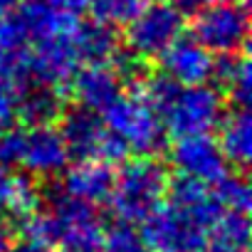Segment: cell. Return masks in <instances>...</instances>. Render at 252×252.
Masks as SVG:
<instances>
[{
	"instance_id": "cell-31",
	"label": "cell",
	"mask_w": 252,
	"mask_h": 252,
	"mask_svg": "<svg viewBox=\"0 0 252 252\" xmlns=\"http://www.w3.org/2000/svg\"><path fill=\"white\" fill-rule=\"evenodd\" d=\"M20 5V0H0V18H8L10 13H15Z\"/></svg>"
},
{
	"instance_id": "cell-30",
	"label": "cell",
	"mask_w": 252,
	"mask_h": 252,
	"mask_svg": "<svg viewBox=\"0 0 252 252\" xmlns=\"http://www.w3.org/2000/svg\"><path fill=\"white\" fill-rule=\"evenodd\" d=\"M10 245H13V232L5 220H0V252H8Z\"/></svg>"
},
{
	"instance_id": "cell-33",
	"label": "cell",
	"mask_w": 252,
	"mask_h": 252,
	"mask_svg": "<svg viewBox=\"0 0 252 252\" xmlns=\"http://www.w3.org/2000/svg\"><path fill=\"white\" fill-rule=\"evenodd\" d=\"M198 3H205V5H213V3H235V0H198Z\"/></svg>"
},
{
	"instance_id": "cell-28",
	"label": "cell",
	"mask_w": 252,
	"mask_h": 252,
	"mask_svg": "<svg viewBox=\"0 0 252 252\" xmlns=\"http://www.w3.org/2000/svg\"><path fill=\"white\" fill-rule=\"evenodd\" d=\"M10 176L8 168L0 166V220H5L8 215V193H10Z\"/></svg>"
},
{
	"instance_id": "cell-24",
	"label": "cell",
	"mask_w": 252,
	"mask_h": 252,
	"mask_svg": "<svg viewBox=\"0 0 252 252\" xmlns=\"http://www.w3.org/2000/svg\"><path fill=\"white\" fill-rule=\"evenodd\" d=\"M146 0H87V10L94 15V20L104 25H126Z\"/></svg>"
},
{
	"instance_id": "cell-22",
	"label": "cell",
	"mask_w": 252,
	"mask_h": 252,
	"mask_svg": "<svg viewBox=\"0 0 252 252\" xmlns=\"http://www.w3.org/2000/svg\"><path fill=\"white\" fill-rule=\"evenodd\" d=\"M40 208V188L32 176L15 173L10 176V193H8V215L25 220Z\"/></svg>"
},
{
	"instance_id": "cell-8",
	"label": "cell",
	"mask_w": 252,
	"mask_h": 252,
	"mask_svg": "<svg viewBox=\"0 0 252 252\" xmlns=\"http://www.w3.org/2000/svg\"><path fill=\"white\" fill-rule=\"evenodd\" d=\"M250 35L247 8L235 3H213L205 5L193 23V37L208 47L213 55L242 52Z\"/></svg>"
},
{
	"instance_id": "cell-7",
	"label": "cell",
	"mask_w": 252,
	"mask_h": 252,
	"mask_svg": "<svg viewBox=\"0 0 252 252\" xmlns=\"http://www.w3.org/2000/svg\"><path fill=\"white\" fill-rule=\"evenodd\" d=\"M60 134L69 151V158H101L106 163H116L126 156V149L109 134L99 111H92L87 106H77L62 114Z\"/></svg>"
},
{
	"instance_id": "cell-25",
	"label": "cell",
	"mask_w": 252,
	"mask_h": 252,
	"mask_svg": "<svg viewBox=\"0 0 252 252\" xmlns=\"http://www.w3.org/2000/svg\"><path fill=\"white\" fill-rule=\"evenodd\" d=\"M213 195L222 210H240V213L250 210V186L242 176L225 173L220 181H215Z\"/></svg>"
},
{
	"instance_id": "cell-6",
	"label": "cell",
	"mask_w": 252,
	"mask_h": 252,
	"mask_svg": "<svg viewBox=\"0 0 252 252\" xmlns=\"http://www.w3.org/2000/svg\"><path fill=\"white\" fill-rule=\"evenodd\" d=\"M50 215L55 222V245L62 252H101L104 225L94 205L60 190L50 200Z\"/></svg>"
},
{
	"instance_id": "cell-17",
	"label": "cell",
	"mask_w": 252,
	"mask_h": 252,
	"mask_svg": "<svg viewBox=\"0 0 252 252\" xmlns=\"http://www.w3.org/2000/svg\"><path fill=\"white\" fill-rule=\"evenodd\" d=\"M74 45L82 64H114V60L119 57V37L114 28L99 20L79 23L74 30Z\"/></svg>"
},
{
	"instance_id": "cell-11",
	"label": "cell",
	"mask_w": 252,
	"mask_h": 252,
	"mask_svg": "<svg viewBox=\"0 0 252 252\" xmlns=\"http://www.w3.org/2000/svg\"><path fill=\"white\" fill-rule=\"evenodd\" d=\"M173 166L178 173L198 178L203 183H215L227 173V158L222 156L220 146L215 139L208 134H193V136H178L173 154H171Z\"/></svg>"
},
{
	"instance_id": "cell-19",
	"label": "cell",
	"mask_w": 252,
	"mask_h": 252,
	"mask_svg": "<svg viewBox=\"0 0 252 252\" xmlns=\"http://www.w3.org/2000/svg\"><path fill=\"white\" fill-rule=\"evenodd\" d=\"M60 116H62V96L57 94V89L45 84L25 87L18 121H25L28 126H47L55 124Z\"/></svg>"
},
{
	"instance_id": "cell-16",
	"label": "cell",
	"mask_w": 252,
	"mask_h": 252,
	"mask_svg": "<svg viewBox=\"0 0 252 252\" xmlns=\"http://www.w3.org/2000/svg\"><path fill=\"white\" fill-rule=\"evenodd\" d=\"M220 139L218 146L227 163L245 168L252 158V119L247 106H232V111L222 114L218 121Z\"/></svg>"
},
{
	"instance_id": "cell-14",
	"label": "cell",
	"mask_w": 252,
	"mask_h": 252,
	"mask_svg": "<svg viewBox=\"0 0 252 252\" xmlns=\"http://www.w3.org/2000/svg\"><path fill=\"white\" fill-rule=\"evenodd\" d=\"M62 193L84 200L89 205L106 203L114 188V168L101 158H82L72 168L62 171Z\"/></svg>"
},
{
	"instance_id": "cell-2",
	"label": "cell",
	"mask_w": 252,
	"mask_h": 252,
	"mask_svg": "<svg viewBox=\"0 0 252 252\" xmlns=\"http://www.w3.org/2000/svg\"><path fill=\"white\" fill-rule=\"evenodd\" d=\"M101 114L109 134L126 149V154L154 156L166 146V126L141 94H121Z\"/></svg>"
},
{
	"instance_id": "cell-10",
	"label": "cell",
	"mask_w": 252,
	"mask_h": 252,
	"mask_svg": "<svg viewBox=\"0 0 252 252\" xmlns=\"http://www.w3.org/2000/svg\"><path fill=\"white\" fill-rule=\"evenodd\" d=\"M69 163V151L60 129L52 124L47 126H30V131H23V149H20V166L28 176L37 178H55Z\"/></svg>"
},
{
	"instance_id": "cell-23",
	"label": "cell",
	"mask_w": 252,
	"mask_h": 252,
	"mask_svg": "<svg viewBox=\"0 0 252 252\" xmlns=\"http://www.w3.org/2000/svg\"><path fill=\"white\" fill-rule=\"evenodd\" d=\"M25 87V74H0V129L18 124Z\"/></svg>"
},
{
	"instance_id": "cell-26",
	"label": "cell",
	"mask_w": 252,
	"mask_h": 252,
	"mask_svg": "<svg viewBox=\"0 0 252 252\" xmlns=\"http://www.w3.org/2000/svg\"><path fill=\"white\" fill-rule=\"evenodd\" d=\"M20 149H23V131L15 126L0 129V166L10 168L20 163Z\"/></svg>"
},
{
	"instance_id": "cell-32",
	"label": "cell",
	"mask_w": 252,
	"mask_h": 252,
	"mask_svg": "<svg viewBox=\"0 0 252 252\" xmlns=\"http://www.w3.org/2000/svg\"><path fill=\"white\" fill-rule=\"evenodd\" d=\"M166 3H173V5H193L195 0H166Z\"/></svg>"
},
{
	"instance_id": "cell-12",
	"label": "cell",
	"mask_w": 252,
	"mask_h": 252,
	"mask_svg": "<svg viewBox=\"0 0 252 252\" xmlns=\"http://www.w3.org/2000/svg\"><path fill=\"white\" fill-rule=\"evenodd\" d=\"M163 74H168L176 84L181 87H195L205 84L213 74V52L203 47L193 35L190 37H178L161 57Z\"/></svg>"
},
{
	"instance_id": "cell-13",
	"label": "cell",
	"mask_w": 252,
	"mask_h": 252,
	"mask_svg": "<svg viewBox=\"0 0 252 252\" xmlns=\"http://www.w3.org/2000/svg\"><path fill=\"white\" fill-rule=\"evenodd\" d=\"M79 106L104 111L124 94V79L114 64H84L69 82Z\"/></svg>"
},
{
	"instance_id": "cell-4",
	"label": "cell",
	"mask_w": 252,
	"mask_h": 252,
	"mask_svg": "<svg viewBox=\"0 0 252 252\" xmlns=\"http://www.w3.org/2000/svg\"><path fill=\"white\" fill-rule=\"evenodd\" d=\"M186 28V18L178 5L156 0L144 3V8L126 23V47L139 60L161 57Z\"/></svg>"
},
{
	"instance_id": "cell-15",
	"label": "cell",
	"mask_w": 252,
	"mask_h": 252,
	"mask_svg": "<svg viewBox=\"0 0 252 252\" xmlns=\"http://www.w3.org/2000/svg\"><path fill=\"white\" fill-rule=\"evenodd\" d=\"M15 23L20 25L28 40L40 42V40L74 32L79 25V18L57 10L50 0H20Z\"/></svg>"
},
{
	"instance_id": "cell-1",
	"label": "cell",
	"mask_w": 252,
	"mask_h": 252,
	"mask_svg": "<svg viewBox=\"0 0 252 252\" xmlns=\"http://www.w3.org/2000/svg\"><path fill=\"white\" fill-rule=\"evenodd\" d=\"M168 171L149 156L124 163L121 171L114 173V188L109 195L119 220L139 222L154 213L168 193Z\"/></svg>"
},
{
	"instance_id": "cell-18",
	"label": "cell",
	"mask_w": 252,
	"mask_h": 252,
	"mask_svg": "<svg viewBox=\"0 0 252 252\" xmlns=\"http://www.w3.org/2000/svg\"><path fill=\"white\" fill-rule=\"evenodd\" d=\"M220 89L232 99L235 106H247L252 99V69L250 60L240 52L220 55V60L213 62V74Z\"/></svg>"
},
{
	"instance_id": "cell-21",
	"label": "cell",
	"mask_w": 252,
	"mask_h": 252,
	"mask_svg": "<svg viewBox=\"0 0 252 252\" xmlns=\"http://www.w3.org/2000/svg\"><path fill=\"white\" fill-rule=\"evenodd\" d=\"M101 252H151L144 232L129 222V220H116L101 232Z\"/></svg>"
},
{
	"instance_id": "cell-20",
	"label": "cell",
	"mask_w": 252,
	"mask_h": 252,
	"mask_svg": "<svg viewBox=\"0 0 252 252\" xmlns=\"http://www.w3.org/2000/svg\"><path fill=\"white\" fill-rule=\"evenodd\" d=\"M28 37L10 18H0V74H25Z\"/></svg>"
},
{
	"instance_id": "cell-9",
	"label": "cell",
	"mask_w": 252,
	"mask_h": 252,
	"mask_svg": "<svg viewBox=\"0 0 252 252\" xmlns=\"http://www.w3.org/2000/svg\"><path fill=\"white\" fill-rule=\"evenodd\" d=\"M79 67H82V57L74 45V32L40 40L35 42V50L28 52V69L32 72L35 82L52 89L69 87Z\"/></svg>"
},
{
	"instance_id": "cell-27",
	"label": "cell",
	"mask_w": 252,
	"mask_h": 252,
	"mask_svg": "<svg viewBox=\"0 0 252 252\" xmlns=\"http://www.w3.org/2000/svg\"><path fill=\"white\" fill-rule=\"evenodd\" d=\"M8 252H62V250H60L57 245H52V242H45V240L23 235L15 245L8 247Z\"/></svg>"
},
{
	"instance_id": "cell-3",
	"label": "cell",
	"mask_w": 252,
	"mask_h": 252,
	"mask_svg": "<svg viewBox=\"0 0 252 252\" xmlns=\"http://www.w3.org/2000/svg\"><path fill=\"white\" fill-rule=\"evenodd\" d=\"M213 215L181 208L176 203L158 205L144 218V240L151 252H205Z\"/></svg>"
},
{
	"instance_id": "cell-29",
	"label": "cell",
	"mask_w": 252,
	"mask_h": 252,
	"mask_svg": "<svg viewBox=\"0 0 252 252\" xmlns=\"http://www.w3.org/2000/svg\"><path fill=\"white\" fill-rule=\"evenodd\" d=\"M50 3H52L57 10L69 13V15H77V18L87 10V0H50Z\"/></svg>"
},
{
	"instance_id": "cell-5",
	"label": "cell",
	"mask_w": 252,
	"mask_h": 252,
	"mask_svg": "<svg viewBox=\"0 0 252 252\" xmlns=\"http://www.w3.org/2000/svg\"><path fill=\"white\" fill-rule=\"evenodd\" d=\"M222 114V94L208 84H195L178 87L173 99L161 111V121L173 136H193L210 134Z\"/></svg>"
}]
</instances>
